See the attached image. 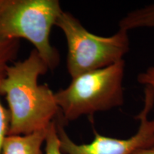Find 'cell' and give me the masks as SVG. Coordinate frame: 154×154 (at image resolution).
<instances>
[{"label":"cell","mask_w":154,"mask_h":154,"mask_svg":"<svg viewBox=\"0 0 154 154\" xmlns=\"http://www.w3.org/2000/svg\"><path fill=\"white\" fill-rule=\"evenodd\" d=\"M124 70L125 61L121 60L75 77L66 88L56 93L58 116L63 124L84 115L92 116L124 104Z\"/></svg>","instance_id":"obj_2"},{"label":"cell","mask_w":154,"mask_h":154,"mask_svg":"<svg viewBox=\"0 0 154 154\" xmlns=\"http://www.w3.org/2000/svg\"><path fill=\"white\" fill-rule=\"evenodd\" d=\"M55 26L60 28L67 44L66 67L72 79L124 60L129 51L128 32L119 29L110 36L92 34L74 15L63 11Z\"/></svg>","instance_id":"obj_4"},{"label":"cell","mask_w":154,"mask_h":154,"mask_svg":"<svg viewBox=\"0 0 154 154\" xmlns=\"http://www.w3.org/2000/svg\"><path fill=\"white\" fill-rule=\"evenodd\" d=\"M49 67L35 49L24 61L7 65L0 82V95L9 106L8 135H26L45 130L59 113L55 94L38 77Z\"/></svg>","instance_id":"obj_1"},{"label":"cell","mask_w":154,"mask_h":154,"mask_svg":"<svg viewBox=\"0 0 154 154\" xmlns=\"http://www.w3.org/2000/svg\"><path fill=\"white\" fill-rule=\"evenodd\" d=\"M47 128L26 135H8L2 154H43L42 146L45 142Z\"/></svg>","instance_id":"obj_6"},{"label":"cell","mask_w":154,"mask_h":154,"mask_svg":"<svg viewBox=\"0 0 154 154\" xmlns=\"http://www.w3.org/2000/svg\"><path fill=\"white\" fill-rule=\"evenodd\" d=\"M137 80L139 84L154 88V66L149 67L145 72L140 73L138 75Z\"/></svg>","instance_id":"obj_11"},{"label":"cell","mask_w":154,"mask_h":154,"mask_svg":"<svg viewBox=\"0 0 154 154\" xmlns=\"http://www.w3.org/2000/svg\"><path fill=\"white\" fill-rule=\"evenodd\" d=\"M132 154H154V146L138 149Z\"/></svg>","instance_id":"obj_12"},{"label":"cell","mask_w":154,"mask_h":154,"mask_svg":"<svg viewBox=\"0 0 154 154\" xmlns=\"http://www.w3.org/2000/svg\"><path fill=\"white\" fill-rule=\"evenodd\" d=\"M19 40L0 36V68L7 66L17 57Z\"/></svg>","instance_id":"obj_8"},{"label":"cell","mask_w":154,"mask_h":154,"mask_svg":"<svg viewBox=\"0 0 154 154\" xmlns=\"http://www.w3.org/2000/svg\"><path fill=\"white\" fill-rule=\"evenodd\" d=\"M6 67V66H5ZM5 67L0 68V82L5 74ZM9 113L8 109H5L0 101V154H2L4 142L8 136L9 128Z\"/></svg>","instance_id":"obj_10"},{"label":"cell","mask_w":154,"mask_h":154,"mask_svg":"<svg viewBox=\"0 0 154 154\" xmlns=\"http://www.w3.org/2000/svg\"><path fill=\"white\" fill-rule=\"evenodd\" d=\"M62 11L58 0H0V36L28 40L54 70L60 58L50 34Z\"/></svg>","instance_id":"obj_3"},{"label":"cell","mask_w":154,"mask_h":154,"mask_svg":"<svg viewBox=\"0 0 154 154\" xmlns=\"http://www.w3.org/2000/svg\"><path fill=\"white\" fill-rule=\"evenodd\" d=\"M120 29L127 32L139 28L154 29V3L127 13L119 23Z\"/></svg>","instance_id":"obj_7"},{"label":"cell","mask_w":154,"mask_h":154,"mask_svg":"<svg viewBox=\"0 0 154 154\" xmlns=\"http://www.w3.org/2000/svg\"><path fill=\"white\" fill-rule=\"evenodd\" d=\"M45 154H62L55 119L50 124L45 139Z\"/></svg>","instance_id":"obj_9"},{"label":"cell","mask_w":154,"mask_h":154,"mask_svg":"<svg viewBox=\"0 0 154 154\" xmlns=\"http://www.w3.org/2000/svg\"><path fill=\"white\" fill-rule=\"evenodd\" d=\"M144 106L136 119L140 121L137 132L126 139L111 138L94 131L90 143L78 144L71 139L60 119L57 121L58 135L62 154H132L136 150L154 146V119L149 115L154 106V88L146 86Z\"/></svg>","instance_id":"obj_5"}]
</instances>
